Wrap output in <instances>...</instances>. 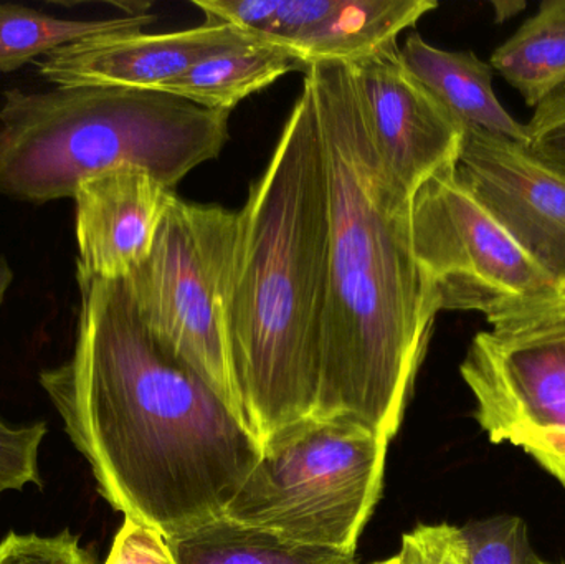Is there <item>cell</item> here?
I'll return each instance as SVG.
<instances>
[{
  "instance_id": "cell-1",
  "label": "cell",
  "mask_w": 565,
  "mask_h": 564,
  "mask_svg": "<svg viewBox=\"0 0 565 564\" xmlns=\"http://www.w3.org/2000/svg\"><path fill=\"white\" fill-rule=\"evenodd\" d=\"M72 357L39 383L99 496L171 540L224 515L262 456L217 391L139 320L125 281L76 270Z\"/></svg>"
},
{
  "instance_id": "cell-2",
  "label": "cell",
  "mask_w": 565,
  "mask_h": 564,
  "mask_svg": "<svg viewBox=\"0 0 565 564\" xmlns=\"http://www.w3.org/2000/svg\"><path fill=\"white\" fill-rule=\"evenodd\" d=\"M329 191V278L312 416L398 433L440 304L412 245V199L388 174L348 65L309 66Z\"/></svg>"
},
{
  "instance_id": "cell-3",
  "label": "cell",
  "mask_w": 565,
  "mask_h": 564,
  "mask_svg": "<svg viewBox=\"0 0 565 564\" xmlns=\"http://www.w3.org/2000/svg\"><path fill=\"white\" fill-rule=\"evenodd\" d=\"M328 278V172L315 98L302 82L238 211L225 300L235 401L260 447L315 413Z\"/></svg>"
},
{
  "instance_id": "cell-4",
  "label": "cell",
  "mask_w": 565,
  "mask_h": 564,
  "mask_svg": "<svg viewBox=\"0 0 565 564\" xmlns=\"http://www.w3.org/2000/svg\"><path fill=\"white\" fill-rule=\"evenodd\" d=\"M231 113L158 89H7L0 105V194L30 204L72 199L83 179L141 169L174 191L221 156Z\"/></svg>"
},
{
  "instance_id": "cell-5",
  "label": "cell",
  "mask_w": 565,
  "mask_h": 564,
  "mask_svg": "<svg viewBox=\"0 0 565 564\" xmlns=\"http://www.w3.org/2000/svg\"><path fill=\"white\" fill-rule=\"evenodd\" d=\"M391 439L351 417L309 416L268 440L224 517L354 555L384 487Z\"/></svg>"
},
{
  "instance_id": "cell-6",
  "label": "cell",
  "mask_w": 565,
  "mask_h": 564,
  "mask_svg": "<svg viewBox=\"0 0 565 564\" xmlns=\"http://www.w3.org/2000/svg\"><path fill=\"white\" fill-rule=\"evenodd\" d=\"M237 238L238 211L174 194L151 254L122 281L149 333L238 414L225 344Z\"/></svg>"
},
{
  "instance_id": "cell-7",
  "label": "cell",
  "mask_w": 565,
  "mask_h": 564,
  "mask_svg": "<svg viewBox=\"0 0 565 564\" xmlns=\"http://www.w3.org/2000/svg\"><path fill=\"white\" fill-rule=\"evenodd\" d=\"M412 245L441 311H478L491 328L533 320L565 305V288L481 204L455 168L412 199Z\"/></svg>"
},
{
  "instance_id": "cell-8",
  "label": "cell",
  "mask_w": 565,
  "mask_h": 564,
  "mask_svg": "<svg viewBox=\"0 0 565 564\" xmlns=\"http://www.w3.org/2000/svg\"><path fill=\"white\" fill-rule=\"evenodd\" d=\"M460 374L491 443L520 447L565 487V305L480 331Z\"/></svg>"
},
{
  "instance_id": "cell-9",
  "label": "cell",
  "mask_w": 565,
  "mask_h": 564,
  "mask_svg": "<svg viewBox=\"0 0 565 564\" xmlns=\"http://www.w3.org/2000/svg\"><path fill=\"white\" fill-rule=\"evenodd\" d=\"M348 66L382 164L408 198L458 166L463 126L408 72L397 42Z\"/></svg>"
},
{
  "instance_id": "cell-10",
  "label": "cell",
  "mask_w": 565,
  "mask_h": 564,
  "mask_svg": "<svg viewBox=\"0 0 565 564\" xmlns=\"http://www.w3.org/2000/svg\"><path fill=\"white\" fill-rule=\"evenodd\" d=\"M461 181L524 252L565 288V175L527 146L465 129Z\"/></svg>"
},
{
  "instance_id": "cell-11",
  "label": "cell",
  "mask_w": 565,
  "mask_h": 564,
  "mask_svg": "<svg viewBox=\"0 0 565 564\" xmlns=\"http://www.w3.org/2000/svg\"><path fill=\"white\" fill-rule=\"evenodd\" d=\"M260 42L228 23L209 22L169 33H108L63 46L35 65L55 86L158 89L201 60Z\"/></svg>"
},
{
  "instance_id": "cell-12",
  "label": "cell",
  "mask_w": 565,
  "mask_h": 564,
  "mask_svg": "<svg viewBox=\"0 0 565 564\" xmlns=\"http://www.w3.org/2000/svg\"><path fill=\"white\" fill-rule=\"evenodd\" d=\"M175 192L141 169L83 179L73 192L76 270L102 280L129 277L151 254Z\"/></svg>"
},
{
  "instance_id": "cell-13",
  "label": "cell",
  "mask_w": 565,
  "mask_h": 564,
  "mask_svg": "<svg viewBox=\"0 0 565 564\" xmlns=\"http://www.w3.org/2000/svg\"><path fill=\"white\" fill-rule=\"evenodd\" d=\"M408 72L461 123L527 146L526 125L510 115L493 88L494 70L470 50H444L412 33L401 49Z\"/></svg>"
},
{
  "instance_id": "cell-14",
  "label": "cell",
  "mask_w": 565,
  "mask_h": 564,
  "mask_svg": "<svg viewBox=\"0 0 565 564\" xmlns=\"http://www.w3.org/2000/svg\"><path fill=\"white\" fill-rule=\"evenodd\" d=\"M434 0H339L331 15L306 33L291 50L302 68L365 58L422 17L437 9Z\"/></svg>"
},
{
  "instance_id": "cell-15",
  "label": "cell",
  "mask_w": 565,
  "mask_h": 564,
  "mask_svg": "<svg viewBox=\"0 0 565 564\" xmlns=\"http://www.w3.org/2000/svg\"><path fill=\"white\" fill-rule=\"evenodd\" d=\"M490 65L530 108L565 89V0H544L534 15L504 40Z\"/></svg>"
},
{
  "instance_id": "cell-16",
  "label": "cell",
  "mask_w": 565,
  "mask_h": 564,
  "mask_svg": "<svg viewBox=\"0 0 565 564\" xmlns=\"http://www.w3.org/2000/svg\"><path fill=\"white\" fill-rule=\"evenodd\" d=\"M292 70L305 72L288 50L252 42L201 60L161 92L205 108L232 111L242 99L274 85Z\"/></svg>"
},
{
  "instance_id": "cell-17",
  "label": "cell",
  "mask_w": 565,
  "mask_h": 564,
  "mask_svg": "<svg viewBox=\"0 0 565 564\" xmlns=\"http://www.w3.org/2000/svg\"><path fill=\"white\" fill-rule=\"evenodd\" d=\"M168 542L178 564H355L354 555L299 545L224 515Z\"/></svg>"
},
{
  "instance_id": "cell-18",
  "label": "cell",
  "mask_w": 565,
  "mask_h": 564,
  "mask_svg": "<svg viewBox=\"0 0 565 564\" xmlns=\"http://www.w3.org/2000/svg\"><path fill=\"white\" fill-rule=\"evenodd\" d=\"M152 20L146 12L98 20L62 19L30 7L0 3V73L15 72L89 36L142 32Z\"/></svg>"
},
{
  "instance_id": "cell-19",
  "label": "cell",
  "mask_w": 565,
  "mask_h": 564,
  "mask_svg": "<svg viewBox=\"0 0 565 564\" xmlns=\"http://www.w3.org/2000/svg\"><path fill=\"white\" fill-rule=\"evenodd\" d=\"M339 0H194L209 22L228 23L264 43L291 50L324 22Z\"/></svg>"
},
{
  "instance_id": "cell-20",
  "label": "cell",
  "mask_w": 565,
  "mask_h": 564,
  "mask_svg": "<svg viewBox=\"0 0 565 564\" xmlns=\"http://www.w3.org/2000/svg\"><path fill=\"white\" fill-rule=\"evenodd\" d=\"M467 564H533L526 522L520 517L498 515L458 526Z\"/></svg>"
},
{
  "instance_id": "cell-21",
  "label": "cell",
  "mask_w": 565,
  "mask_h": 564,
  "mask_svg": "<svg viewBox=\"0 0 565 564\" xmlns=\"http://www.w3.org/2000/svg\"><path fill=\"white\" fill-rule=\"evenodd\" d=\"M45 436V423L12 426L0 417V492L42 487L40 447Z\"/></svg>"
},
{
  "instance_id": "cell-22",
  "label": "cell",
  "mask_w": 565,
  "mask_h": 564,
  "mask_svg": "<svg viewBox=\"0 0 565 564\" xmlns=\"http://www.w3.org/2000/svg\"><path fill=\"white\" fill-rule=\"evenodd\" d=\"M0 564H95L65 530L53 536L10 532L0 542Z\"/></svg>"
},
{
  "instance_id": "cell-23",
  "label": "cell",
  "mask_w": 565,
  "mask_h": 564,
  "mask_svg": "<svg viewBox=\"0 0 565 564\" xmlns=\"http://www.w3.org/2000/svg\"><path fill=\"white\" fill-rule=\"evenodd\" d=\"M404 564H467L458 526L418 525L402 536Z\"/></svg>"
},
{
  "instance_id": "cell-24",
  "label": "cell",
  "mask_w": 565,
  "mask_h": 564,
  "mask_svg": "<svg viewBox=\"0 0 565 564\" xmlns=\"http://www.w3.org/2000/svg\"><path fill=\"white\" fill-rule=\"evenodd\" d=\"M526 128L527 149L544 164L565 175V89L534 109Z\"/></svg>"
},
{
  "instance_id": "cell-25",
  "label": "cell",
  "mask_w": 565,
  "mask_h": 564,
  "mask_svg": "<svg viewBox=\"0 0 565 564\" xmlns=\"http://www.w3.org/2000/svg\"><path fill=\"white\" fill-rule=\"evenodd\" d=\"M105 564H178L168 539L158 530L125 519Z\"/></svg>"
},
{
  "instance_id": "cell-26",
  "label": "cell",
  "mask_w": 565,
  "mask_h": 564,
  "mask_svg": "<svg viewBox=\"0 0 565 564\" xmlns=\"http://www.w3.org/2000/svg\"><path fill=\"white\" fill-rule=\"evenodd\" d=\"M491 7H493L494 22L503 23L523 13L527 9V3L523 0H497L491 3Z\"/></svg>"
},
{
  "instance_id": "cell-27",
  "label": "cell",
  "mask_w": 565,
  "mask_h": 564,
  "mask_svg": "<svg viewBox=\"0 0 565 564\" xmlns=\"http://www.w3.org/2000/svg\"><path fill=\"white\" fill-rule=\"evenodd\" d=\"M13 284V270L10 267L9 260L3 255H0V308H2L3 300H6L7 291Z\"/></svg>"
},
{
  "instance_id": "cell-28",
  "label": "cell",
  "mask_w": 565,
  "mask_h": 564,
  "mask_svg": "<svg viewBox=\"0 0 565 564\" xmlns=\"http://www.w3.org/2000/svg\"><path fill=\"white\" fill-rule=\"evenodd\" d=\"M374 564H404L402 563V558L398 555L392 556V558L384 560V562H379Z\"/></svg>"
},
{
  "instance_id": "cell-29",
  "label": "cell",
  "mask_w": 565,
  "mask_h": 564,
  "mask_svg": "<svg viewBox=\"0 0 565 564\" xmlns=\"http://www.w3.org/2000/svg\"><path fill=\"white\" fill-rule=\"evenodd\" d=\"M533 564H554V563L544 562V560H541L540 556H536V558H534Z\"/></svg>"
}]
</instances>
